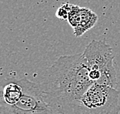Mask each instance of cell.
Instances as JSON below:
<instances>
[{
    "mask_svg": "<svg viewBox=\"0 0 120 114\" xmlns=\"http://www.w3.org/2000/svg\"><path fill=\"white\" fill-rule=\"evenodd\" d=\"M116 114H119V113H116Z\"/></svg>",
    "mask_w": 120,
    "mask_h": 114,
    "instance_id": "obj_9",
    "label": "cell"
},
{
    "mask_svg": "<svg viewBox=\"0 0 120 114\" xmlns=\"http://www.w3.org/2000/svg\"><path fill=\"white\" fill-rule=\"evenodd\" d=\"M90 70H98L101 77L97 83L116 88V71L113 65L112 49L104 41L92 40L83 51Z\"/></svg>",
    "mask_w": 120,
    "mask_h": 114,
    "instance_id": "obj_2",
    "label": "cell"
},
{
    "mask_svg": "<svg viewBox=\"0 0 120 114\" xmlns=\"http://www.w3.org/2000/svg\"><path fill=\"white\" fill-rule=\"evenodd\" d=\"M72 4H70L69 2H64V3H62L56 11V17L62 20H67L68 17H69L71 8H72Z\"/></svg>",
    "mask_w": 120,
    "mask_h": 114,
    "instance_id": "obj_8",
    "label": "cell"
},
{
    "mask_svg": "<svg viewBox=\"0 0 120 114\" xmlns=\"http://www.w3.org/2000/svg\"><path fill=\"white\" fill-rule=\"evenodd\" d=\"M98 21V16L91 9L81 7V20L79 25L74 28L75 37H81L86 31L94 27Z\"/></svg>",
    "mask_w": 120,
    "mask_h": 114,
    "instance_id": "obj_6",
    "label": "cell"
},
{
    "mask_svg": "<svg viewBox=\"0 0 120 114\" xmlns=\"http://www.w3.org/2000/svg\"><path fill=\"white\" fill-rule=\"evenodd\" d=\"M23 89L20 79H5L2 84L0 104L12 106L16 104L22 96Z\"/></svg>",
    "mask_w": 120,
    "mask_h": 114,
    "instance_id": "obj_5",
    "label": "cell"
},
{
    "mask_svg": "<svg viewBox=\"0 0 120 114\" xmlns=\"http://www.w3.org/2000/svg\"><path fill=\"white\" fill-rule=\"evenodd\" d=\"M20 81L23 89L22 96L14 105L0 104V114H56L45 102L37 83L25 77Z\"/></svg>",
    "mask_w": 120,
    "mask_h": 114,
    "instance_id": "obj_4",
    "label": "cell"
},
{
    "mask_svg": "<svg viewBox=\"0 0 120 114\" xmlns=\"http://www.w3.org/2000/svg\"><path fill=\"white\" fill-rule=\"evenodd\" d=\"M67 20L73 29L76 28L81 20V7L76 5H72V8H71Z\"/></svg>",
    "mask_w": 120,
    "mask_h": 114,
    "instance_id": "obj_7",
    "label": "cell"
},
{
    "mask_svg": "<svg viewBox=\"0 0 120 114\" xmlns=\"http://www.w3.org/2000/svg\"><path fill=\"white\" fill-rule=\"evenodd\" d=\"M83 54L59 57L37 82L45 102L56 114H79L80 100L95 83Z\"/></svg>",
    "mask_w": 120,
    "mask_h": 114,
    "instance_id": "obj_1",
    "label": "cell"
},
{
    "mask_svg": "<svg viewBox=\"0 0 120 114\" xmlns=\"http://www.w3.org/2000/svg\"><path fill=\"white\" fill-rule=\"evenodd\" d=\"M119 93L116 88L93 83L80 100L79 114L119 113Z\"/></svg>",
    "mask_w": 120,
    "mask_h": 114,
    "instance_id": "obj_3",
    "label": "cell"
}]
</instances>
